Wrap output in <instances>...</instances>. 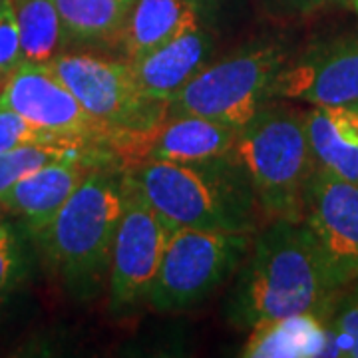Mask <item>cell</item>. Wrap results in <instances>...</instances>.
I'll list each match as a JSON object with an SVG mask.
<instances>
[{
  "mask_svg": "<svg viewBox=\"0 0 358 358\" xmlns=\"http://www.w3.org/2000/svg\"><path fill=\"white\" fill-rule=\"evenodd\" d=\"M327 317L301 313L265 320L251 329L241 357L247 358H308L331 355V329Z\"/></svg>",
  "mask_w": 358,
  "mask_h": 358,
  "instance_id": "2e32d148",
  "label": "cell"
},
{
  "mask_svg": "<svg viewBox=\"0 0 358 358\" xmlns=\"http://www.w3.org/2000/svg\"><path fill=\"white\" fill-rule=\"evenodd\" d=\"M336 287L305 221L275 219L255 241L229 296V320L253 329L301 313L333 315Z\"/></svg>",
  "mask_w": 358,
  "mask_h": 358,
  "instance_id": "6da1fadb",
  "label": "cell"
},
{
  "mask_svg": "<svg viewBox=\"0 0 358 358\" xmlns=\"http://www.w3.org/2000/svg\"><path fill=\"white\" fill-rule=\"evenodd\" d=\"M303 221L313 233L336 289L358 281V185L317 167L308 181Z\"/></svg>",
  "mask_w": 358,
  "mask_h": 358,
  "instance_id": "30bf717a",
  "label": "cell"
},
{
  "mask_svg": "<svg viewBox=\"0 0 358 358\" xmlns=\"http://www.w3.org/2000/svg\"><path fill=\"white\" fill-rule=\"evenodd\" d=\"M352 6H355V10L358 13V0H352Z\"/></svg>",
  "mask_w": 358,
  "mask_h": 358,
  "instance_id": "4316f807",
  "label": "cell"
},
{
  "mask_svg": "<svg viewBox=\"0 0 358 358\" xmlns=\"http://www.w3.org/2000/svg\"><path fill=\"white\" fill-rule=\"evenodd\" d=\"M34 143H78L50 134L46 129L30 124L26 117L16 114L13 110L0 108V152H8L20 145H34ZM88 145V143H80Z\"/></svg>",
  "mask_w": 358,
  "mask_h": 358,
  "instance_id": "44dd1931",
  "label": "cell"
},
{
  "mask_svg": "<svg viewBox=\"0 0 358 358\" xmlns=\"http://www.w3.org/2000/svg\"><path fill=\"white\" fill-rule=\"evenodd\" d=\"M2 301H4V296H2V294H0V303H2Z\"/></svg>",
  "mask_w": 358,
  "mask_h": 358,
  "instance_id": "83f0119b",
  "label": "cell"
},
{
  "mask_svg": "<svg viewBox=\"0 0 358 358\" xmlns=\"http://www.w3.org/2000/svg\"><path fill=\"white\" fill-rule=\"evenodd\" d=\"M124 203V176L94 167L50 225L36 235L48 265L78 299L96 296L110 275Z\"/></svg>",
  "mask_w": 358,
  "mask_h": 358,
  "instance_id": "3957f363",
  "label": "cell"
},
{
  "mask_svg": "<svg viewBox=\"0 0 358 358\" xmlns=\"http://www.w3.org/2000/svg\"><path fill=\"white\" fill-rule=\"evenodd\" d=\"M289 60L275 42H257L205 64L167 103V115L193 114L243 128L268 100L273 84Z\"/></svg>",
  "mask_w": 358,
  "mask_h": 358,
  "instance_id": "8992f818",
  "label": "cell"
},
{
  "mask_svg": "<svg viewBox=\"0 0 358 358\" xmlns=\"http://www.w3.org/2000/svg\"><path fill=\"white\" fill-rule=\"evenodd\" d=\"M108 159L103 155H78L46 164L2 193L0 207L18 215L36 237L50 225L90 171L106 166Z\"/></svg>",
  "mask_w": 358,
  "mask_h": 358,
  "instance_id": "7c38bea8",
  "label": "cell"
},
{
  "mask_svg": "<svg viewBox=\"0 0 358 358\" xmlns=\"http://www.w3.org/2000/svg\"><path fill=\"white\" fill-rule=\"evenodd\" d=\"M0 108L13 110L30 124L60 138L110 148V134L86 112L48 64L24 62L0 86ZM114 154V152H112Z\"/></svg>",
  "mask_w": 358,
  "mask_h": 358,
  "instance_id": "9c48e42d",
  "label": "cell"
},
{
  "mask_svg": "<svg viewBox=\"0 0 358 358\" xmlns=\"http://www.w3.org/2000/svg\"><path fill=\"white\" fill-rule=\"evenodd\" d=\"M48 66L110 134L114 154L124 159L143 157L154 131L166 120L167 106L141 92L128 60L62 52Z\"/></svg>",
  "mask_w": 358,
  "mask_h": 358,
  "instance_id": "5b68a950",
  "label": "cell"
},
{
  "mask_svg": "<svg viewBox=\"0 0 358 358\" xmlns=\"http://www.w3.org/2000/svg\"><path fill=\"white\" fill-rule=\"evenodd\" d=\"M331 341L336 357L358 358V289L345 299L331 319Z\"/></svg>",
  "mask_w": 358,
  "mask_h": 358,
  "instance_id": "7402d4cb",
  "label": "cell"
},
{
  "mask_svg": "<svg viewBox=\"0 0 358 358\" xmlns=\"http://www.w3.org/2000/svg\"><path fill=\"white\" fill-rule=\"evenodd\" d=\"M24 64V52L13 4L0 13V82Z\"/></svg>",
  "mask_w": 358,
  "mask_h": 358,
  "instance_id": "603a6c76",
  "label": "cell"
},
{
  "mask_svg": "<svg viewBox=\"0 0 358 358\" xmlns=\"http://www.w3.org/2000/svg\"><path fill=\"white\" fill-rule=\"evenodd\" d=\"M171 229L251 233L259 203L247 179L229 159L207 164L141 162L128 173Z\"/></svg>",
  "mask_w": 358,
  "mask_h": 358,
  "instance_id": "7a4b0ae2",
  "label": "cell"
},
{
  "mask_svg": "<svg viewBox=\"0 0 358 358\" xmlns=\"http://www.w3.org/2000/svg\"><path fill=\"white\" fill-rule=\"evenodd\" d=\"M227 159L247 179L267 221H303L308 181L319 167L308 143L305 112L267 103L239 128Z\"/></svg>",
  "mask_w": 358,
  "mask_h": 358,
  "instance_id": "277c9868",
  "label": "cell"
},
{
  "mask_svg": "<svg viewBox=\"0 0 358 358\" xmlns=\"http://www.w3.org/2000/svg\"><path fill=\"white\" fill-rule=\"evenodd\" d=\"M211 48V34L197 24L128 62L141 92L150 100L167 106L207 64Z\"/></svg>",
  "mask_w": 358,
  "mask_h": 358,
  "instance_id": "4fadbf2b",
  "label": "cell"
},
{
  "mask_svg": "<svg viewBox=\"0 0 358 358\" xmlns=\"http://www.w3.org/2000/svg\"><path fill=\"white\" fill-rule=\"evenodd\" d=\"M273 98L310 106L358 102V38L327 40L287 60L273 84Z\"/></svg>",
  "mask_w": 358,
  "mask_h": 358,
  "instance_id": "8fae6325",
  "label": "cell"
},
{
  "mask_svg": "<svg viewBox=\"0 0 358 358\" xmlns=\"http://www.w3.org/2000/svg\"><path fill=\"white\" fill-rule=\"evenodd\" d=\"M13 4V0H0V13L4 10V8H8Z\"/></svg>",
  "mask_w": 358,
  "mask_h": 358,
  "instance_id": "484cf974",
  "label": "cell"
},
{
  "mask_svg": "<svg viewBox=\"0 0 358 358\" xmlns=\"http://www.w3.org/2000/svg\"><path fill=\"white\" fill-rule=\"evenodd\" d=\"M24 62L48 64L70 44L54 0H13Z\"/></svg>",
  "mask_w": 358,
  "mask_h": 358,
  "instance_id": "ac0fdd59",
  "label": "cell"
},
{
  "mask_svg": "<svg viewBox=\"0 0 358 358\" xmlns=\"http://www.w3.org/2000/svg\"><path fill=\"white\" fill-rule=\"evenodd\" d=\"M78 155L112 157L114 154L108 148L80 145V143H34V145H20L8 152H0V195L8 192L16 181L30 176L42 166L64 157H78Z\"/></svg>",
  "mask_w": 358,
  "mask_h": 358,
  "instance_id": "ffe728a7",
  "label": "cell"
},
{
  "mask_svg": "<svg viewBox=\"0 0 358 358\" xmlns=\"http://www.w3.org/2000/svg\"><path fill=\"white\" fill-rule=\"evenodd\" d=\"M22 273L20 245L10 225L0 221V294L6 293Z\"/></svg>",
  "mask_w": 358,
  "mask_h": 358,
  "instance_id": "cb8c5ba5",
  "label": "cell"
},
{
  "mask_svg": "<svg viewBox=\"0 0 358 358\" xmlns=\"http://www.w3.org/2000/svg\"><path fill=\"white\" fill-rule=\"evenodd\" d=\"M239 128L201 115H166L143 152V162L207 164L225 159Z\"/></svg>",
  "mask_w": 358,
  "mask_h": 358,
  "instance_id": "5bb4252c",
  "label": "cell"
},
{
  "mask_svg": "<svg viewBox=\"0 0 358 358\" xmlns=\"http://www.w3.org/2000/svg\"><path fill=\"white\" fill-rule=\"evenodd\" d=\"M333 2H338V0H291V4L296 10H301V13L317 10V8H322V6L333 4Z\"/></svg>",
  "mask_w": 358,
  "mask_h": 358,
  "instance_id": "d4e9b609",
  "label": "cell"
},
{
  "mask_svg": "<svg viewBox=\"0 0 358 358\" xmlns=\"http://www.w3.org/2000/svg\"><path fill=\"white\" fill-rule=\"evenodd\" d=\"M251 233L171 231L148 303L155 310H185L229 279L249 253Z\"/></svg>",
  "mask_w": 358,
  "mask_h": 358,
  "instance_id": "52a82bcc",
  "label": "cell"
},
{
  "mask_svg": "<svg viewBox=\"0 0 358 358\" xmlns=\"http://www.w3.org/2000/svg\"><path fill=\"white\" fill-rule=\"evenodd\" d=\"M199 24V0H136L120 34L128 60Z\"/></svg>",
  "mask_w": 358,
  "mask_h": 358,
  "instance_id": "e0dca14e",
  "label": "cell"
},
{
  "mask_svg": "<svg viewBox=\"0 0 358 358\" xmlns=\"http://www.w3.org/2000/svg\"><path fill=\"white\" fill-rule=\"evenodd\" d=\"M124 183L126 203L115 231L108 275L110 301L115 310H126L148 299L173 231L148 203L128 173H124Z\"/></svg>",
  "mask_w": 358,
  "mask_h": 358,
  "instance_id": "ba28073f",
  "label": "cell"
},
{
  "mask_svg": "<svg viewBox=\"0 0 358 358\" xmlns=\"http://www.w3.org/2000/svg\"><path fill=\"white\" fill-rule=\"evenodd\" d=\"M70 42H103L122 34L136 0H54Z\"/></svg>",
  "mask_w": 358,
  "mask_h": 358,
  "instance_id": "d6986e66",
  "label": "cell"
},
{
  "mask_svg": "<svg viewBox=\"0 0 358 358\" xmlns=\"http://www.w3.org/2000/svg\"><path fill=\"white\" fill-rule=\"evenodd\" d=\"M305 126L317 166L358 185V102L313 106Z\"/></svg>",
  "mask_w": 358,
  "mask_h": 358,
  "instance_id": "9a60e30c",
  "label": "cell"
},
{
  "mask_svg": "<svg viewBox=\"0 0 358 358\" xmlns=\"http://www.w3.org/2000/svg\"><path fill=\"white\" fill-rule=\"evenodd\" d=\"M0 86H2V82H0Z\"/></svg>",
  "mask_w": 358,
  "mask_h": 358,
  "instance_id": "f1b7e54d",
  "label": "cell"
}]
</instances>
